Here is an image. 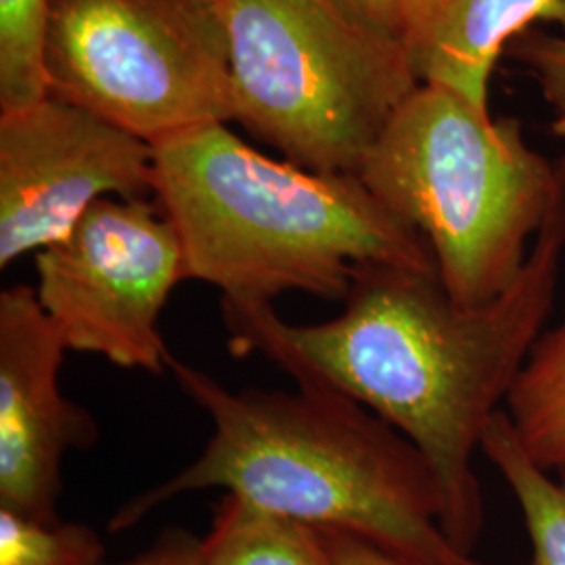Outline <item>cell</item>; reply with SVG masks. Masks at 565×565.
I'll return each instance as SVG.
<instances>
[{"mask_svg":"<svg viewBox=\"0 0 565 565\" xmlns=\"http://www.w3.org/2000/svg\"><path fill=\"white\" fill-rule=\"evenodd\" d=\"M565 254V158L522 273L492 300L461 306L438 270L364 266L323 323L291 324L273 303L223 302L237 354L258 352L296 384L335 390L396 427L431 465L440 527L473 557L484 527L473 455L553 310Z\"/></svg>","mask_w":565,"mask_h":565,"instance_id":"obj_1","label":"cell"},{"mask_svg":"<svg viewBox=\"0 0 565 565\" xmlns=\"http://www.w3.org/2000/svg\"><path fill=\"white\" fill-rule=\"evenodd\" d=\"M168 371L214 431L193 463L121 505L109 530H128L182 494L224 488L408 564L482 565L446 539L440 486L422 450L363 404L319 385L235 392L174 354Z\"/></svg>","mask_w":565,"mask_h":565,"instance_id":"obj_2","label":"cell"},{"mask_svg":"<svg viewBox=\"0 0 565 565\" xmlns=\"http://www.w3.org/2000/svg\"><path fill=\"white\" fill-rule=\"evenodd\" d=\"M151 147L153 195L179 233L184 277L214 285L223 302L291 291L343 302L364 266L438 270L424 237L356 174L273 160L226 124Z\"/></svg>","mask_w":565,"mask_h":565,"instance_id":"obj_3","label":"cell"},{"mask_svg":"<svg viewBox=\"0 0 565 565\" xmlns=\"http://www.w3.org/2000/svg\"><path fill=\"white\" fill-rule=\"evenodd\" d=\"M429 245L461 306L501 296L522 273L559 181L515 118L494 120L465 95L422 82L385 124L356 172Z\"/></svg>","mask_w":565,"mask_h":565,"instance_id":"obj_4","label":"cell"},{"mask_svg":"<svg viewBox=\"0 0 565 565\" xmlns=\"http://www.w3.org/2000/svg\"><path fill=\"white\" fill-rule=\"evenodd\" d=\"M235 109L287 162L356 174L422 84L408 49L345 0H224Z\"/></svg>","mask_w":565,"mask_h":565,"instance_id":"obj_5","label":"cell"},{"mask_svg":"<svg viewBox=\"0 0 565 565\" xmlns=\"http://www.w3.org/2000/svg\"><path fill=\"white\" fill-rule=\"evenodd\" d=\"M49 95L149 145L237 118L224 0H53Z\"/></svg>","mask_w":565,"mask_h":565,"instance_id":"obj_6","label":"cell"},{"mask_svg":"<svg viewBox=\"0 0 565 565\" xmlns=\"http://www.w3.org/2000/svg\"><path fill=\"white\" fill-rule=\"evenodd\" d=\"M36 296L67 350L149 375L168 373L172 352L160 319L186 281L177 228L145 198H105L36 254Z\"/></svg>","mask_w":565,"mask_h":565,"instance_id":"obj_7","label":"cell"},{"mask_svg":"<svg viewBox=\"0 0 565 565\" xmlns=\"http://www.w3.org/2000/svg\"><path fill=\"white\" fill-rule=\"evenodd\" d=\"M153 193V147L46 95L0 111V268L61 242L105 198Z\"/></svg>","mask_w":565,"mask_h":565,"instance_id":"obj_8","label":"cell"},{"mask_svg":"<svg viewBox=\"0 0 565 565\" xmlns=\"http://www.w3.org/2000/svg\"><path fill=\"white\" fill-rule=\"evenodd\" d=\"M67 345L36 289L0 294V507L42 524L60 522L63 457L97 443L93 415L61 392Z\"/></svg>","mask_w":565,"mask_h":565,"instance_id":"obj_9","label":"cell"},{"mask_svg":"<svg viewBox=\"0 0 565 565\" xmlns=\"http://www.w3.org/2000/svg\"><path fill=\"white\" fill-rule=\"evenodd\" d=\"M565 36V0H424L406 49L419 82L443 84L488 109V84L509 44L532 28Z\"/></svg>","mask_w":565,"mask_h":565,"instance_id":"obj_10","label":"cell"},{"mask_svg":"<svg viewBox=\"0 0 565 565\" xmlns=\"http://www.w3.org/2000/svg\"><path fill=\"white\" fill-rule=\"evenodd\" d=\"M207 565H333L319 527L224 492L202 539Z\"/></svg>","mask_w":565,"mask_h":565,"instance_id":"obj_11","label":"cell"},{"mask_svg":"<svg viewBox=\"0 0 565 565\" xmlns=\"http://www.w3.org/2000/svg\"><path fill=\"white\" fill-rule=\"evenodd\" d=\"M505 404L525 455L545 471H565V321L534 343Z\"/></svg>","mask_w":565,"mask_h":565,"instance_id":"obj_12","label":"cell"},{"mask_svg":"<svg viewBox=\"0 0 565 565\" xmlns=\"http://www.w3.org/2000/svg\"><path fill=\"white\" fill-rule=\"evenodd\" d=\"M480 450L501 471L524 513L532 545L527 565H565V471L553 480L525 455L505 411L486 427Z\"/></svg>","mask_w":565,"mask_h":565,"instance_id":"obj_13","label":"cell"},{"mask_svg":"<svg viewBox=\"0 0 565 565\" xmlns=\"http://www.w3.org/2000/svg\"><path fill=\"white\" fill-rule=\"evenodd\" d=\"M53 0H0V111L41 102L44 34Z\"/></svg>","mask_w":565,"mask_h":565,"instance_id":"obj_14","label":"cell"},{"mask_svg":"<svg viewBox=\"0 0 565 565\" xmlns=\"http://www.w3.org/2000/svg\"><path fill=\"white\" fill-rule=\"evenodd\" d=\"M0 565H105V546L86 524H42L0 507Z\"/></svg>","mask_w":565,"mask_h":565,"instance_id":"obj_15","label":"cell"},{"mask_svg":"<svg viewBox=\"0 0 565 565\" xmlns=\"http://www.w3.org/2000/svg\"><path fill=\"white\" fill-rule=\"evenodd\" d=\"M507 55L536 82L553 111V135L565 139V36L532 28L509 44Z\"/></svg>","mask_w":565,"mask_h":565,"instance_id":"obj_16","label":"cell"},{"mask_svg":"<svg viewBox=\"0 0 565 565\" xmlns=\"http://www.w3.org/2000/svg\"><path fill=\"white\" fill-rule=\"evenodd\" d=\"M105 565H207L203 559L202 539H195L186 530L170 527L162 536L139 555Z\"/></svg>","mask_w":565,"mask_h":565,"instance_id":"obj_17","label":"cell"},{"mask_svg":"<svg viewBox=\"0 0 565 565\" xmlns=\"http://www.w3.org/2000/svg\"><path fill=\"white\" fill-rule=\"evenodd\" d=\"M319 532L333 565H413L345 530L319 527Z\"/></svg>","mask_w":565,"mask_h":565,"instance_id":"obj_18","label":"cell"},{"mask_svg":"<svg viewBox=\"0 0 565 565\" xmlns=\"http://www.w3.org/2000/svg\"><path fill=\"white\" fill-rule=\"evenodd\" d=\"M345 4L361 20L406 44V36H408L406 0H345Z\"/></svg>","mask_w":565,"mask_h":565,"instance_id":"obj_19","label":"cell"},{"mask_svg":"<svg viewBox=\"0 0 565 565\" xmlns=\"http://www.w3.org/2000/svg\"><path fill=\"white\" fill-rule=\"evenodd\" d=\"M422 4H424V0H408V32H411V25L415 23L419 11H422Z\"/></svg>","mask_w":565,"mask_h":565,"instance_id":"obj_20","label":"cell"},{"mask_svg":"<svg viewBox=\"0 0 565 565\" xmlns=\"http://www.w3.org/2000/svg\"><path fill=\"white\" fill-rule=\"evenodd\" d=\"M406 9H408V0H406Z\"/></svg>","mask_w":565,"mask_h":565,"instance_id":"obj_21","label":"cell"}]
</instances>
